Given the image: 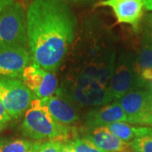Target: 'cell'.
I'll return each mask as SVG.
<instances>
[{"instance_id":"cell-1","label":"cell","mask_w":152,"mask_h":152,"mask_svg":"<svg viewBox=\"0 0 152 152\" xmlns=\"http://www.w3.org/2000/svg\"><path fill=\"white\" fill-rule=\"evenodd\" d=\"M115 65L113 32L100 20H87L65 58L61 88L64 98L81 107L112 102L111 80Z\"/></svg>"},{"instance_id":"cell-2","label":"cell","mask_w":152,"mask_h":152,"mask_svg":"<svg viewBox=\"0 0 152 152\" xmlns=\"http://www.w3.org/2000/svg\"><path fill=\"white\" fill-rule=\"evenodd\" d=\"M76 18L63 0H33L26 11L27 46L33 63L53 73L75 38Z\"/></svg>"},{"instance_id":"cell-3","label":"cell","mask_w":152,"mask_h":152,"mask_svg":"<svg viewBox=\"0 0 152 152\" xmlns=\"http://www.w3.org/2000/svg\"><path fill=\"white\" fill-rule=\"evenodd\" d=\"M20 130L31 140H64L72 128L57 123L40 99H34L26 112Z\"/></svg>"},{"instance_id":"cell-4","label":"cell","mask_w":152,"mask_h":152,"mask_svg":"<svg viewBox=\"0 0 152 152\" xmlns=\"http://www.w3.org/2000/svg\"><path fill=\"white\" fill-rule=\"evenodd\" d=\"M26 46V15L20 4L14 2L0 14V47Z\"/></svg>"},{"instance_id":"cell-5","label":"cell","mask_w":152,"mask_h":152,"mask_svg":"<svg viewBox=\"0 0 152 152\" xmlns=\"http://www.w3.org/2000/svg\"><path fill=\"white\" fill-rule=\"evenodd\" d=\"M33 93L18 79L0 77V101L11 118H18L30 107Z\"/></svg>"},{"instance_id":"cell-6","label":"cell","mask_w":152,"mask_h":152,"mask_svg":"<svg viewBox=\"0 0 152 152\" xmlns=\"http://www.w3.org/2000/svg\"><path fill=\"white\" fill-rule=\"evenodd\" d=\"M128 123L152 126V96L149 90H134L119 100Z\"/></svg>"},{"instance_id":"cell-7","label":"cell","mask_w":152,"mask_h":152,"mask_svg":"<svg viewBox=\"0 0 152 152\" xmlns=\"http://www.w3.org/2000/svg\"><path fill=\"white\" fill-rule=\"evenodd\" d=\"M139 87V79L134 69V59L128 53L120 55L111 80V92L113 100H120L124 95Z\"/></svg>"},{"instance_id":"cell-8","label":"cell","mask_w":152,"mask_h":152,"mask_svg":"<svg viewBox=\"0 0 152 152\" xmlns=\"http://www.w3.org/2000/svg\"><path fill=\"white\" fill-rule=\"evenodd\" d=\"M21 81L38 99L52 96L58 87L56 76L35 63L24 69Z\"/></svg>"},{"instance_id":"cell-9","label":"cell","mask_w":152,"mask_h":152,"mask_svg":"<svg viewBox=\"0 0 152 152\" xmlns=\"http://www.w3.org/2000/svg\"><path fill=\"white\" fill-rule=\"evenodd\" d=\"M31 60L26 48L0 47V77L21 79L24 69Z\"/></svg>"},{"instance_id":"cell-10","label":"cell","mask_w":152,"mask_h":152,"mask_svg":"<svg viewBox=\"0 0 152 152\" xmlns=\"http://www.w3.org/2000/svg\"><path fill=\"white\" fill-rule=\"evenodd\" d=\"M96 6L111 8L118 23L130 25L134 30L139 28L145 7L143 0H102Z\"/></svg>"},{"instance_id":"cell-11","label":"cell","mask_w":152,"mask_h":152,"mask_svg":"<svg viewBox=\"0 0 152 152\" xmlns=\"http://www.w3.org/2000/svg\"><path fill=\"white\" fill-rule=\"evenodd\" d=\"M118 122H128V117L119 102L90 111L86 118V125L89 129L105 127Z\"/></svg>"},{"instance_id":"cell-12","label":"cell","mask_w":152,"mask_h":152,"mask_svg":"<svg viewBox=\"0 0 152 152\" xmlns=\"http://www.w3.org/2000/svg\"><path fill=\"white\" fill-rule=\"evenodd\" d=\"M86 137L105 152H133L129 143L118 139L107 127L90 129Z\"/></svg>"},{"instance_id":"cell-13","label":"cell","mask_w":152,"mask_h":152,"mask_svg":"<svg viewBox=\"0 0 152 152\" xmlns=\"http://www.w3.org/2000/svg\"><path fill=\"white\" fill-rule=\"evenodd\" d=\"M40 100L42 104L48 110L53 118L60 124L69 126L79 119L75 107L64 99L52 96Z\"/></svg>"},{"instance_id":"cell-14","label":"cell","mask_w":152,"mask_h":152,"mask_svg":"<svg viewBox=\"0 0 152 152\" xmlns=\"http://www.w3.org/2000/svg\"><path fill=\"white\" fill-rule=\"evenodd\" d=\"M107 127L114 135L123 141L129 142L135 140L136 138L142 136L148 135L152 134V128L150 127H141V126H133V125L125 124L123 122L114 123L109 124Z\"/></svg>"},{"instance_id":"cell-15","label":"cell","mask_w":152,"mask_h":152,"mask_svg":"<svg viewBox=\"0 0 152 152\" xmlns=\"http://www.w3.org/2000/svg\"><path fill=\"white\" fill-rule=\"evenodd\" d=\"M152 68V40L150 34L145 36L142 42L141 48L134 59V69L137 75L141 71Z\"/></svg>"},{"instance_id":"cell-16","label":"cell","mask_w":152,"mask_h":152,"mask_svg":"<svg viewBox=\"0 0 152 152\" xmlns=\"http://www.w3.org/2000/svg\"><path fill=\"white\" fill-rule=\"evenodd\" d=\"M37 141L15 138H0V152H29Z\"/></svg>"},{"instance_id":"cell-17","label":"cell","mask_w":152,"mask_h":152,"mask_svg":"<svg viewBox=\"0 0 152 152\" xmlns=\"http://www.w3.org/2000/svg\"><path fill=\"white\" fill-rule=\"evenodd\" d=\"M75 152H105L99 149L91 140L86 137L76 138L70 141Z\"/></svg>"},{"instance_id":"cell-18","label":"cell","mask_w":152,"mask_h":152,"mask_svg":"<svg viewBox=\"0 0 152 152\" xmlns=\"http://www.w3.org/2000/svg\"><path fill=\"white\" fill-rule=\"evenodd\" d=\"M135 152H152V134L136 138L129 143Z\"/></svg>"},{"instance_id":"cell-19","label":"cell","mask_w":152,"mask_h":152,"mask_svg":"<svg viewBox=\"0 0 152 152\" xmlns=\"http://www.w3.org/2000/svg\"><path fill=\"white\" fill-rule=\"evenodd\" d=\"M63 142L62 140H49L42 142L38 152H60Z\"/></svg>"},{"instance_id":"cell-20","label":"cell","mask_w":152,"mask_h":152,"mask_svg":"<svg viewBox=\"0 0 152 152\" xmlns=\"http://www.w3.org/2000/svg\"><path fill=\"white\" fill-rule=\"evenodd\" d=\"M139 87H146L149 91L152 90V68L141 71L138 75Z\"/></svg>"},{"instance_id":"cell-21","label":"cell","mask_w":152,"mask_h":152,"mask_svg":"<svg viewBox=\"0 0 152 152\" xmlns=\"http://www.w3.org/2000/svg\"><path fill=\"white\" fill-rule=\"evenodd\" d=\"M12 119L10 118V116L9 115V113H7L6 109L4 108L3 103L0 101V123L3 124H6Z\"/></svg>"},{"instance_id":"cell-22","label":"cell","mask_w":152,"mask_h":152,"mask_svg":"<svg viewBox=\"0 0 152 152\" xmlns=\"http://www.w3.org/2000/svg\"><path fill=\"white\" fill-rule=\"evenodd\" d=\"M60 152H75V149L72 145V144L70 141H66L63 142V145L61 147V150Z\"/></svg>"},{"instance_id":"cell-23","label":"cell","mask_w":152,"mask_h":152,"mask_svg":"<svg viewBox=\"0 0 152 152\" xmlns=\"http://www.w3.org/2000/svg\"><path fill=\"white\" fill-rule=\"evenodd\" d=\"M13 3H14V0H0V14Z\"/></svg>"},{"instance_id":"cell-24","label":"cell","mask_w":152,"mask_h":152,"mask_svg":"<svg viewBox=\"0 0 152 152\" xmlns=\"http://www.w3.org/2000/svg\"><path fill=\"white\" fill-rule=\"evenodd\" d=\"M144 5L147 10L152 11V0H143Z\"/></svg>"},{"instance_id":"cell-25","label":"cell","mask_w":152,"mask_h":152,"mask_svg":"<svg viewBox=\"0 0 152 152\" xmlns=\"http://www.w3.org/2000/svg\"><path fill=\"white\" fill-rule=\"evenodd\" d=\"M42 142L41 141H37V145L34 146V148H33L32 150L31 151L29 152H38L39 151V149H40V147H41V145H42Z\"/></svg>"},{"instance_id":"cell-26","label":"cell","mask_w":152,"mask_h":152,"mask_svg":"<svg viewBox=\"0 0 152 152\" xmlns=\"http://www.w3.org/2000/svg\"><path fill=\"white\" fill-rule=\"evenodd\" d=\"M146 21L147 23H148V25H149V26L152 29V14L149 15L147 16Z\"/></svg>"},{"instance_id":"cell-27","label":"cell","mask_w":152,"mask_h":152,"mask_svg":"<svg viewBox=\"0 0 152 152\" xmlns=\"http://www.w3.org/2000/svg\"><path fill=\"white\" fill-rule=\"evenodd\" d=\"M6 126H7L6 124H1V123H0V132L3 130V129H4L5 128Z\"/></svg>"},{"instance_id":"cell-28","label":"cell","mask_w":152,"mask_h":152,"mask_svg":"<svg viewBox=\"0 0 152 152\" xmlns=\"http://www.w3.org/2000/svg\"><path fill=\"white\" fill-rule=\"evenodd\" d=\"M74 2H79V1H89V0H72Z\"/></svg>"},{"instance_id":"cell-29","label":"cell","mask_w":152,"mask_h":152,"mask_svg":"<svg viewBox=\"0 0 152 152\" xmlns=\"http://www.w3.org/2000/svg\"><path fill=\"white\" fill-rule=\"evenodd\" d=\"M150 34V36H151V40H152V31L151 33H149Z\"/></svg>"},{"instance_id":"cell-30","label":"cell","mask_w":152,"mask_h":152,"mask_svg":"<svg viewBox=\"0 0 152 152\" xmlns=\"http://www.w3.org/2000/svg\"><path fill=\"white\" fill-rule=\"evenodd\" d=\"M151 96H152V90H151Z\"/></svg>"},{"instance_id":"cell-31","label":"cell","mask_w":152,"mask_h":152,"mask_svg":"<svg viewBox=\"0 0 152 152\" xmlns=\"http://www.w3.org/2000/svg\"><path fill=\"white\" fill-rule=\"evenodd\" d=\"M133 152H135V151H133Z\"/></svg>"}]
</instances>
